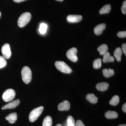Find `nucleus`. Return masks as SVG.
<instances>
[{"instance_id":"33","label":"nucleus","mask_w":126,"mask_h":126,"mask_svg":"<svg viewBox=\"0 0 126 126\" xmlns=\"http://www.w3.org/2000/svg\"><path fill=\"white\" fill-rule=\"evenodd\" d=\"M118 126H126V124H121V125H119Z\"/></svg>"},{"instance_id":"12","label":"nucleus","mask_w":126,"mask_h":126,"mask_svg":"<svg viewBox=\"0 0 126 126\" xmlns=\"http://www.w3.org/2000/svg\"><path fill=\"white\" fill-rule=\"evenodd\" d=\"M5 119L11 124H14L17 120V113L16 112L10 113L6 117Z\"/></svg>"},{"instance_id":"5","label":"nucleus","mask_w":126,"mask_h":126,"mask_svg":"<svg viewBox=\"0 0 126 126\" xmlns=\"http://www.w3.org/2000/svg\"><path fill=\"white\" fill-rule=\"evenodd\" d=\"M15 96L16 92L15 90L12 89H9L3 93L2 98L5 102H10L14 99Z\"/></svg>"},{"instance_id":"11","label":"nucleus","mask_w":126,"mask_h":126,"mask_svg":"<svg viewBox=\"0 0 126 126\" xmlns=\"http://www.w3.org/2000/svg\"><path fill=\"white\" fill-rule=\"evenodd\" d=\"M106 25L105 24H100L95 27L94 29V33L97 35H100L106 29Z\"/></svg>"},{"instance_id":"27","label":"nucleus","mask_w":126,"mask_h":126,"mask_svg":"<svg viewBox=\"0 0 126 126\" xmlns=\"http://www.w3.org/2000/svg\"><path fill=\"white\" fill-rule=\"evenodd\" d=\"M118 36L120 38H124L126 37V32L120 31L117 33Z\"/></svg>"},{"instance_id":"15","label":"nucleus","mask_w":126,"mask_h":126,"mask_svg":"<svg viewBox=\"0 0 126 126\" xmlns=\"http://www.w3.org/2000/svg\"><path fill=\"white\" fill-rule=\"evenodd\" d=\"M103 55V61L104 63H109V62H113L115 60L114 57L110 55V53L107 52Z\"/></svg>"},{"instance_id":"20","label":"nucleus","mask_w":126,"mask_h":126,"mask_svg":"<svg viewBox=\"0 0 126 126\" xmlns=\"http://www.w3.org/2000/svg\"><path fill=\"white\" fill-rule=\"evenodd\" d=\"M111 10V6L110 4L105 5L102 7L99 10V12L100 14H108L110 12Z\"/></svg>"},{"instance_id":"3","label":"nucleus","mask_w":126,"mask_h":126,"mask_svg":"<svg viewBox=\"0 0 126 126\" xmlns=\"http://www.w3.org/2000/svg\"><path fill=\"white\" fill-rule=\"evenodd\" d=\"M31 18V15L29 12H26L23 13L18 19V26L20 27H24L29 23Z\"/></svg>"},{"instance_id":"7","label":"nucleus","mask_w":126,"mask_h":126,"mask_svg":"<svg viewBox=\"0 0 126 126\" xmlns=\"http://www.w3.org/2000/svg\"><path fill=\"white\" fill-rule=\"evenodd\" d=\"M1 53L3 57L5 59H9L11 55L10 47L9 44H5L1 48Z\"/></svg>"},{"instance_id":"36","label":"nucleus","mask_w":126,"mask_h":126,"mask_svg":"<svg viewBox=\"0 0 126 126\" xmlns=\"http://www.w3.org/2000/svg\"><path fill=\"white\" fill-rule=\"evenodd\" d=\"M1 15V12H0V17Z\"/></svg>"},{"instance_id":"1","label":"nucleus","mask_w":126,"mask_h":126,"mask_svg":"<svg viewBox=\"0 0 126 126\" xmlns=\"http://www.w3.org/2000/svg\"><path fill=\"white\" fill-rule=\"evenodd\" d=\"M21 76L23 82L26 84L30 82L32 78V73L30 68L27 66H25L21 70Z\"/></svg>"},{"instance_id":"19","label":"nucleus","mask_w":126,"mask_h":126,"mask_svg":"<svg viewBox=\"0 0 126 126\" xmlns=\"http://www.w3.org/2000/svg\"><path fill=\"white\" fill-rule=\"evenodd\" d=\"M114 73H114V70L110 68L109 69H105L103 70V75L106 78H110L112 77L114 74Z\"/></svg>"},{"instance_id":"25","label":"nucleus","mask_w":126,"mask_h":126,"mask_svg":"<svg viewBox=\"0 0 126 126\" xmlns=\"http://www.w3.org/2000/svg\"><path fill=\"white\" fill-rule=\"evenodd\" d=\"M102 66V60L100 58L95 60L93 63V67L95 69L100 68Z\"/></svg>"},{"instance_id":"21","label":"nucleus","mask_w":126,"mask_h":126,"mask_svg":"<svg viewBox=\"0 0 126 126\" xmlns=\"http://www.w3.org/2000/svg\"><path fill=\"white\" fill-rule=\"evenodd\" d=\"M52 117L49 116L46 117L43 121V126H52Z\"/></svg>"},{"instance_id":"10","label":"nucleus","mask_w":126,"mask_h":126,"mask_svg":"<svg viewBox=\"0 0 126 126\" xmlns=\"http://www.w3.org/2000/svg\"><path fill=\"white\" fill-rule=\"evenodd\" d=\"M70 108V103L67 101H64L60 103L58 106V109L60 111H68Z\"/></svg>"},{"instance_id":"31","label":"nucleus","mask_w":126,"mask_h":126,"mask_svg":"<svg viewBox=\"0 0 126 126\" xmlns=\"http://www.w3.org/2000/svg\"><path fill=\"white\" fill-rule=\"evenodd\" d=\"M122 110L124 112H126V103L123 104L122 107Z\"/></svg>"},{"instance_id":"13","label":"nucleus","mask_w":126,"mask_h":126,"mask_svg":"<svg viewBox=\"0 0 126 126\" xmlns=\"http://www.w3.org/2000/svg\"><path fill=\"white\" fill-rule=\"evenodd\" d=\"M109 87V84L105 82L99 83L97 84L96 86L97 89L99 91H102V92H104L107 90Z\"/></svg>"},{"instance_id":"34","label":"nucleus","mask_w":126,"mask_h":126,"mask_svg":"<svg viewBox=\"0 0 126 126\" xmlns=\"http://www.w3.org/2000/svg\"><path fill=\"white\" fill-rule=\"evenodd\" d=\"M55 126H63L61 125V124H57V125H56Z\"/></svg>"},{"instance_id":"24","label":"nucleus","mask_w":126,"mask_h":126,"mask_svg":"<svg viewBox=\"0 0 126 126\" xmlns=\"http://www.w3.org/2000/svg\"><path fill=\"white\" fill-rule=\"evenodd\" d=\"M76 123L73 117L71 116H69L67 120L66 126H75Z\"/></svg>"},{"instance_id":"32","label":"nucleus","mask_w":126,"mask_h":126,"mask_svg":"<svg viewBox=\"0 0 126 126\" xmlns=\"http://www.w3.org/2000/svg\"><path fill=\"white\" fill-rule=\"evenodd\" d=\"M25 0H14V1L16 2H21Z\"/></svg>"},{"instance_id":"23","label":"nucleus","mask_w":126,"mask_h":126,"mask_svg":"<svg viewBox=\"0 0 126 126\" xmlns=\"http://www.w3.org/2000/svg\"><path fill=\"white\" fill-rule=\"evenodd\" d=\"M119 98L118 95L113 96L111 99L109 103L110 105L113 106H116L119 103Z\"/></svg>"},{"instance_id":"2","label":"nucleus","mask_w":126,"mask_h":126,"mask_svg":"<svg viewBox=\"0 0 126 126\" xmlns=\"http://www.w3.org/2000/svg\"><path fill=\"white\" fill-rule=\"evenodd\" d=\"M55 65L56 68L62 73L70 74L72 72V69L63 61H56Z\"/></svg>"},{"instance_id":"22","label":"nucleus","mask_w":126,"mask_h":126,"mask_svg":"<svg viewBox=\"0 0 126 126\" xmlns=\"http://www.w3.org/2000/svg\"><path fill=\"white\" fill-rule=\"evenodd\" d=\"M47 25L45 23H42L40 26L39 31L40 33L42 35L45 34L46 33L47 29Z\"/></svg>"},{"instance_id":"26","label":"nucleus","mask_w":126,"mask_h":126,"mask_svg":"<svg viewBox=\"0 0 126 126\" xmlns=\"http://www.w3.org/2000/svg\"><path fill=\"white\" fill-rule=\"evenodd\" d=\"M7 64V61L3 56H0V69L5 67Z\"/></svg>"},{"instance_id":"14","label":"nucleus","mask_w":126,"mask_h":126,"mask_svg":"<svg viewBox=\"0 0 126 126\" xmlns=\"http://www.w3.org/2000/svg\"><path fill=\"white\" fill-rule=\"evenodd\" d=\"M122 55V50L120 47H118L115 50L114 52V55L116 59L118 62L121 60V57Z\"/></svg>"},{"instance_id":"4","label":"nucleus","mask_w":126,"mask_h":126,"mask_svg":"<svg viewBox=\"0 0 126 126\" xmlns=\"http://www.w3.org/2000/svg\"><path fill=\"white\" fill-rule=\"evenodd\" d=\"M44 109V107L41 106L32 110L29 116L30 121L31 122L35 121L43 112Z\"/></svg>"},{"instance_id":"30","label":"nucleus","mask_w":126,"mask_h":126,"mask_svg":"<svg viewBox=\"0 0 126 126\" xmlns=\"http://www.w3.org/2000/svg\"><path fill=\"white\" fill-rule=\"evenodd\" d=\"M122 49L124 54L126 55V43L123 44L122 45Z\"/></svg>"},{"instance_id":"35","label":"nucleus","mask_w":126,"mask_h":126,"mask_svg":"<svg viewBox=\"0 0 126 126\" xmlns=\"http://www.w3.org/2000/svg\"><path fill=\"white\" fill-rule=\"evenodd\" d=\"M56 1H63V0H56Z\"/></svg>"},{"instance_id":"17","label":"nucleus","mask_w":126,"mask_h":126,"mask_svg":"<svg viewBox=\"0 0 126 126\" xmlns=\"http://www.w3.org/2000/svg\"><path fill=\"white\" fill-rule=\"evenodd\" d=\"M86 98L91 103L96 104L97 102V97L93 94H87L86 96Z\"/></svg>"},{"instance_id":"6","label":"nucleus","mask_w":126,"mask_h":126,"mask_svg":"<svg viewBox=\"0 0 126 126\" xmlns=\"http://www.w3.org/2000/svg\"><path fill=\"white\" fill-rule=\"evenodd\" d=\"M78 50L75 47H73L68 50L67 54V58L70 61L73 62H77L78 60V57L77 56Z\"/></svg>"},{"instance_id":"18","label":"nucleus","mask_w":126,"mask_h":126,"mask_svg":"<svg viewBox=\"0 0 126 126\" xmlns=\"http://www.w3.org/2000/svg\"><path fill=\"white\" fill-rule=\"evenodd\" d=\"M108 48L107 45L105 44L102 45L98 48L97 50L101 55H103L108 52Z\"/></svg>"},{"instance_id":"29","label":"nucleus","mask_w":126,"mask_h":126,"mask_svg":"<svg viewBox=\"0 0 126 126\" xmlns=\"http://www.w3.org/2000/svg\"><path fill=\"white\" fill-rule=\"evenodd\" d=\"M85 126L83 123L82 121L80 120H78L76 123V126Z\"/></svg>"},{"instance_id":"9","label":"nucleus","mask_w":126,"mask_h":126,"mask_svg":"<svg viewBox=\"0 0 126 126\" xmlns=\"http://www.w3.org/2000/svg\"><path fill=\"white\" fill-rule=\"evenodd\" d=\"M20 101L19 99H16L15 101L9 103L2 107V110L7 109H12L15 108L19 104Z\"/></svg>"},{"instance_id":"16","label":"nucleus","mask_w":126,"mask_h":126,"mask_svg":"<svg viewBox=\"0 0 126 126\" xmlns=\"http://www.w3.org/2000/svg\"><path fill=\"white\" fill-rule=\"evenodd\" d=\"M118 114L114 111H109L105 113V116L109 119H115L118 117Z\"/></svg>"},{"instance_id":"8","label":"nucleus","mask_w":126,"mask_h":126,"mask_svg":"<svg viewBox=\"0 0 126 126\" xmlns=\"http://www.w3.org/2000/svg\"><path fill=\"white\" fill-rule=\"evenodd\" d=\"M82 19V16L78 15H69L67 16V19L68 22L70 23H78Z\"/></svg>"},{"instance_id":"28","label":"nucleus","mask_w":126,"mask_h":126,"mask_svg":"<svg viewBox=\"0 0 126 126\" xmlns=\"http://www.w3.org/2000/svg\"><path fill=\"white\" fill-rule=\"evenodd\" d=\"M121 10L123 14H126V1H124L123 4V5L121 7Z\"/></svg>"}]
</instances>
